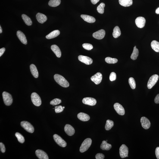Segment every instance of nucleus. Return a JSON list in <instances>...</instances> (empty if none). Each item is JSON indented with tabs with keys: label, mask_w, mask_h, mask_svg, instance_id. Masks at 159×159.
I'll return each instance as SVG.
<instances>
[{
	"label": "nucleus",
	"mask_w": 159,
	"mask_h": 159,
	"mask_svg": "<svg viewBox=\"0 0 159 159\" xmlns=\"http://www.w3.org/2000/svg\"><path fill=\"white\" fill-rule=\"evenodd\" d=\"M54 79L58 84L63 87L67 88L69 86V83L61 75L56 74L54 76Z\"/></svg>",
	"instance_id": "obj_1"
},
{
	"label": "nucleus",
	"mask_w": 159,
	"mask_h": 159,
	"mask_svg": "<svg viewBox=\"0 0 159 159\" xmlns=\"http://www.w3.org/2000/svg\"><path fill=\"white\" fill-rule=\"evenodd\" d=\"M92 141L91 138H87L82 142L80 149L81 153H83L86 151L90 147L92 144Z\"/></svg>",
	"instance_id": "obj_2"
},
{
	"label": "nucleus",
	"mask_w": 159,
	"mask_h": 159,
	"mask_svg": "<svg viewBox=\"0 0 159 159\" xmlns=\"http://www.w3.org/2000/svg\"><path fill=\"white\" fill-rule=\"evenodd\" d=\"M3 100L6 106L11 105L13 103V99L11 94L4 91L2 94Z\"/></svg>",
	"instance_id": "obj_3"
},
{
	"label": "nucleus",
	"mask_w": 159,
	"mask_h": 159,
	"mask_svg": "<svg viewBox=\"0 0 159 159\" xmlns=\"http://www.w3.org/2000/svg\"><path fill=\"white\" fill-rule=\"evenodd\" d=\"M31 99L34 105L37 106L41 105L42 102L40 97L36 93H33L31 95Z\"/></svg>",
	"instance_id": "obj_4"
},
{
	"label": "nucleus",
	"mask_w": 159,
	"mask_h": 159,
	"mask_svg": "<svg viewBox=\"0 0 159 159\" xmlns=\"http://www.w3.org/2000/svg\"><path fill=\"white\" fill-rule=\"evenodd\" d=\"M158 75H154L150 77L147 83V87L149 89H151L157 83L159 79Z\"/></svg>",
	"instance_id": "obj_5"
},
{
	"label": "nucleus",
	"mask_w": 159,
	"mask_h": 159,
	"mask_svg": "<svg viewBox=\"0 0 159 159\" xmlns=\"http://www.w3.org/2000/svg\"><path fill=\"white\" fill-rule=\"evenodd\" d=\"M21 125L27 132L32 133L34 131V127L29 122L23 121L21 122Z\"/></svg>",
	"instance_id": "obj_6"
},
{
	"label": "nucleus",
	"mask_w": 159,
	"mask_h": 159,
	"mask_svg": "<svg viewBox=\"0 0 159 159\" xmlns=\"http://www.w3.org/2000/svg\"><path fill=\"white\" fill-rule=\"evenodd\" d=\"M54 141L60 146L65 147L67 146V143L59 135L55 134L53 135Z\"/></svg>",
	"instance_id": "obj_7"
},
{
	"label": "nucleus",
	"mask_w": 159,
	"mask_h": 159,
	"mask_svg": "<svg viewBox=\"0 0 159 159\" xmlns=\"http://www.w3.org/2000/svg\"><path fill=\"white\" fill-rule=\"evenodd\" d=\"M129 153V148L125 144H122L119 148V154L122 158L127 157Z\"/></svg>",
	"instance_id": "obj_8"
},
{
	"label": "nucleus",
	"mask_w": 159,
	"mask_h": 159,
	"mask_svg": "<svg viewBox=\"0 0 159 159\" xmlns=\"http://www.w3.org/2000/svg\"><path fill=\"white\" fill-rule=\"evenodd\" d=\"M91 79L95 84L98 85L101 83L102 80V75L101 73L98 72L91 77Z\"/></svg>",
	"instance_id": "obj_9"
},
{
	"label": "nucleus",
	"mask_w": 159,
	"mask_h": 159,
	"mask_svg": "<svg viewBox=\"0 0 159 159\" xmlns=\"http://www.w3.org/2000/svg\"><path fill=\"white\" fill-rule=\"evenodd\" d=\"M78 59L80 61L87 65L92 64L93 60L92 59L87 56L80 55L78 57Z\"/></svg>",
	"instance_id": "obj_10"
},
{
	"label": "nucleus",
	"mask_w": 159,
	"mask_h": 159,
	"mask_svg": "<svg viewBox=\"0 0 159 159\" xmlns=\"http://www.w3.org/2000/svg\"><path fill=\"white\" fill-rule=\"evenodd\" d=\"M83 104L87 105L94 106L96 104V101L95 98L91 97L84 98L82 100Z\"/></svg>",
	"instance_id": "obj_11"
},
{
	"label": "nucleus",
	"mask_w": 159,
	"mask_h": 159,
	"mask_svg": "<svg viewBox=\"0 0 159 159\" xmlns=\"http://www.w3.org/2000/svg\"><path fill=\"white\" fill-rule=\"evenodd\" d=\"M114 107L115 110L118 114L121 116L124 115L125 113L124 109L121 105L119 103H116L114 104Z\"/></svg>",
	"instance_id": "obj_12"
},
{
	"label": "nucleus",
	"mask_w": 159,
	"mask_h": 159,
	"mask_svg": "<svg viewBox=\"0 0 159 159\" xmlns=\"http://www.w3.org/2000/svg\"><path fill=\"white\" fill-rule=\"evenodd\" d=\"M105 31L104 29H101L94 32L93 34V38L98 40L103 39L105 36Z\"/></svg>",
	"instance_id": "obj_13"
},
{
	"label": "nucleus",
	"mask_w": 159,
	"mask_h": 159,
	"mask_svg": "<svg viewBox=\"0 0 159 159\" xmlns=\"http://www.w3.org/2000/svg\"><path fill=\"white\" fill-rule=\"evenodd\" d=\"M146 20L144 17H137L135 20V23L138 27L142 28L145 26Z\"/></svg>",
	"instance_id": "obj_14"
},
{
	"label": "nucleus",
	"mask_w": 159,
	"mask_h": 159,
	"mask_svg": "<svg viewBox=\"0 0 159 159\" xmlns=\"http://www.w3.org/2000/svg\"><path fill=\"white\" fill-rule=\"evenodd\" d=\"M141 125L144 129H149L151 126V123L147 118L145 117H141Z\"/></svg>",
	"instance_id": "obj_15"
},
{
	"label": "nucleus",
	"mask_w": 159,
	"mask_h": 159,
	"mask_svg": "<svg viewBox=\"0 0 159 159\" xmlns=\"http://www.w3.org/2000/svg\"><path fill=\"white\" fill-rule=\"evenodd\" d=\"M37 157L40 159H48V155L42 150L38 149L35 151Z\"/></svg>",
	"instance_id": "obj_16"
},
{
	"label": "nucleus",
	"mask_w": 159,
	"mask_h": 159,
	"mask_svg": "<svg viewBox=\"0 0 159 159\" xmlns=\"http://www.w3.org/2000/svg\"><path fill=\"white\" fill-rule=\"evenodd\" d=\"M64 130L66 133L69 136H71L74 134L75 130L73 127L70 125L67 124L64 127Z\"/></svg>",
	"instance_id": "obj_17"
},
{
	"label": "nucleus",
	"mask_w": 159,
	"mask_h": 159,
	"mask_svg": "<svg viewBox=\"0 0 159 159\" xmlns=\"http://www.w3.org/2000/svg\"><path fill=\"white\" fill-rule=\"evenodd\" d=\"M17 37L22 43L26 45L27 44V41L26 38L24 34L21 31H18L17 33Z\"/></svg>",
	"instance_id": "obj_18"
},
{
	"label": "nucleus",
	"mask_w": 159,
	"mask_h": 159,
	"mask_svg": "<svg viewBox=\"0 0 159 159\" xmlns=\"http://www.w3.org/2000/svg\"><path fill=\"white\" fill-rule=\"evenodd\" d=\"M36 18L38 22L41 24L44 23L47 20L46 16L40 13H38L37 14Z\"/></svg>",
	"instance_id": "obj_19"
},
{
	"label": "nucleus",
	"mask_w": 159,
	"mask_h": 159,
	"mask_svg": "<svg viewBox=\"0 0 159 159\" xmlns=\"http://www.w3.org/2000/svg\"><path fill=\"white\" fill-rule=\"evenodd\" d=\"M81 17L83 20L88 23H93L95 21V19L93 17L85 14H82Z\"/></svg>",
	"instance_id": "obj_20"
},
{
	"label": "nucleus",
	"mask_w": 159,
	"mask_h": 159,
	"mask_svg": "<svg viewBox=\"0 0 159 159\" xmlns=\"http://www.w3.org/2000/svg\"><path fill=\"white\" fill-rule=\"evenodd\" d=\"M51 48L57 57L60 58L61 57V51L58 46L55 45H53L51 46Z\"/></svg>",
	"instance_id": "obj_21"
},
{
	"label": "nucleus",
	"mask_w": 159,
	"mask_h": 159,
	"mask_svg": "<svg viewBox=\"0 0 159 159\" xmlns=\"http://www.w3.org/2000/svg\"><path fill=\"white\" fill-rule=\"evenodd\" d=\"M77 117L79 120L83 121H88L90 119V116L87 114L83 113H80L78 114Z\"/></svg>",
	"instance_id": "obj_22"
},
{
	"label": "nucleus",
	"mask_w": 159,
	"mask_h": 159,
	"mask_svg": "<svg viewBox=\"0 0 159 159\" xmlns=\"http://www.w3.org/2000/svg\"><path fill=\"white\" fill-rule=\"evenodd\" d=\"M30 68L31 73L34 77L37 78L38 77L39 74L36 66L33 64H31L30 66Z\"/></svg>",
	"instance_id": "obj_23"
},
{
	"label": "nucleus",
	"mask_w": 159,
	"mask_h": 159,
	"mask_svg": "<svg viewBox=\"0 0 159 159\" xmlns=\"http://www.w3.org/2000/svg\"><path fill=\"white\" fill-rule=\"evenodd\" d=\"M60 33V31L58 30H54L47 35L46 36V38L48 39H53L58 36Z\"/></svg>",
	"instance_id": "obj_24"
},
{
	"label": "nucleus",
	"mask_w": 159,
	"mask_h": 159,
	"mask_svg": "<svg viewBox=\"0 0 159 159\" xmlns=\"http://www.w3.org/2000/svg\"><path fill=\"white\" fill-rule=\"evenodd\" d=\"M100 147L101 149L103 150L108 151L111 148L112 145L110 144L107 143L106 141H102Z\"/></svg>",
	"instance_id": "obj_25"
},
{
	"label": "nucleus",
	"mask_w": 159,
	"mask_h": 159,
	"mask_svg": "<svg viewBox=\"0 0 159 159\" xmlns=\"http://www.w3.org/2000/svg\"><path fill=\"white\" fill-rule=\"evenodd\" d=\"M119 4L120 5L125 7H128L132 5V0H119Z\"/></svg>",
	"instance_id": "obj_26"
},
{
	"label": "nucleus",
	"mask_w": 159,
	"mask_h": 159,
	"mask_svg": "<svg viewBox=\"0 0 159 159\" xmlns=\"http://www.w3.org/2000/svg\"><path fill=\"white\" fill-rule=\"evenodd\" d=\"M151 48L154 51L159 52V42L156 40L152 41L151 43Z\"/></svg>",
	"instance_id": "obj_27"
},
{
	"label": "nucleus",
	"mask_w": 159,
	"mask_h": 159,
	"mask_svg": "<svg viewBox=\"0 0 159 159\" xmlns=\"http://www.w3.org/2000/svg\"><path fill=\"white\" fill-rule=\"evenodd\" d=\"M121 34L120 28L118 26H116L113 29V35L115 38H117L120 36Z\"/></svg>",
	"instance_id": "obj_28"
},
{
	"label": "nucleus",
	"mask_w": 159,
	"mask_h": 159,
	"mask_svg": "<svg viewBox=\"0 0 159 159\" xmlns=\"http://www.w3.org/2000/svg\"><path fill=\"white\" fill-rule=\"evenodd\" d=\"M22 19L25 23L28 26H31L32 25V22L31 19L28 16L25 14L22 15Z\"/></svg>",
	"instance_id": "obj_29"
},
{
	"label": "nucleus",
	"mask_w": 159,
	"mask_h": 159,
	"mask_svg": "<svg viewBox=\"0 0 159 159\" xmlns=\"http://www.w3.org/2000/svg\"><path fill=\"white\" fill-rule=\"evenodd\" d=\"M139 54V51L136 48V46H135L133 48V52L131 55V58L132 60H136Z\"/></svg>",
	"instance_id": "obj_30"
},
{
	"label": "nucleus",
	"mask_w": 159,
	"mask_h": 159,
	"mask_svg": "<svg viewBox=\"0 0 159 159\" xmlns=\"http://www.w3.org/2000/svg\"><path fill=\"white\" fill-rule=\"evenodd\" d=\"M60 3V0H50L48 3V4L50 6L55 7L59 5Z\"/></svg>",
	"instance_id": "obj_31"
},
{
	"label": "nucleus",
	"mask_w": 159,
	"mask_h": 159,
	"mask_svg": "<svg viewBox=\"0 0 159 159\" xmlns=\"http://www.w3.org/2000/svg\"><path fill=\"white\" fill-rule=\"evenodd\" d=\"M113 126H114V122L113 121L107 120L106 122L105 129L106 130H109L113 127Z\"/></svg>",
	"instance_id": "obj_32"
},
{
	"label": "nucleus",
	"mask_w": 159,
	"mask_h": 159,
	"mask_svg": "<svg viewBox=\"0 0 159 159\" xmlns=\"http://www.w3.org/2000/svg\"><path fill=\"white\" fill-rule=\"evenodd\" d=\"M105 4L104 3H101L97 7V11L100 14H103L104 13V8L105 7Z\"/></svg>",
	"instance_id": "obj_33"
},
{
	"label": "nucleus",
	"mask_w": 159,
	"mask_h": 159,
	"mask_svg": "<svg viewBox=\"0 0 159 159\" xmlns=\"http://www.w3.org/2000/svg\"><path fill=\"white\" fill-rule=\"evenodd\" d=\"M105 61L108 64H115L117 63L118 60L115 58H112L111 57H107L105 59Z\"/></svg>",
	"instance_id": "obj_34"
},
{
	"label": "nucleus",
	"mask_w": 159,
	"mask_h": 159,
	"mask_svg": "<svg viewBox=\"0 0 159 159\" xmlns=\"http://www.w3.org/2000/svg\"><path fill=\"white\" fill-rule=\"evenodd\" d=\"M15 135L19 142L22 144L25 141L24 138L21 134L18 132H17L15 133Z\"/></svg>",
	"instance_id": "obj_35"
},
{
	"label": "nucleus",
	"mask_w": 159,
	"mask_h": 159,
	"mask_svg": "<svg viewBox=\"0 0 159 159\" xmlns=\"http://www.w3.org/2000/svg\"><path fill=\"white\" fill-rule=\"evenodd\" d=\"M129 82L131 88L132 89H135L136 87V84L134 79L133 78H130L129 79Z\"/></svg>",
	"instance_id": "obj_36"
},
{
	"label": "nucleus",
	"mask_w": 159,
	"mask_h": 159,
	"mask_svg": "<svg viewBox=\"0 0 159 159\" xmlns=\"http://www.w3.org/2000/svg\"><path fill=\"white\" fill-rule=\"evenodd\" d=\"M61 103V100L58 98L54 99L50 102V104L53 106L57 105Z\"/></svg>",
	"instance_id": "obj_37"
},
{
	"label": "nucleus",
	"mask_w": 159,
	"mask_h": 159,
	"mask_svg": "<svg viewBox=\"0 0 159 159\" xmlns=\"http://www.w3.org/2000/svg\"><path fill=\"white\" fill-rule=\"evenodd\" d=\"M82 46L84 49L88 51L92 50L93 48V45L89 43H84L82 45Z\"/></svg>",
	"instance_id": "obj_38"
},
{
	"label": "nucleus",
	"mask_w": 159,
	"mask_h": 159,
	"mask_svg": "<svg viewBox=\"0 0 159 159\" xmlns=\"http://www.w3.org/2000/svg\"><path fill=\"white\" fill-rule=\"evenodd\" d=\"M54 109H55V112L56 113H61L63 111V109H64L63 107L62 106H56Z\"/></svg>",
	"instance_id": "obj_39"
},
{
	"label": "nucleus",
	"mask_w": 159,
	"mask_h": 159,
	"mask_svg": "<svg viewBox=\"0 0 159 159\" xmlns=\"http://www.w3.org/2000/svg\"><path fill=\"white\" fill-rule=\"evenodd\" d=\"M116 73L114 72H112L110 73V76L109 79L110 81H114L116 80Z\"/></svg>",
	"instance_id": "obj_40"
},
{
	"label": "nucleus",
	"mask_w": 159,
	"mask_h": 159,
	"mask_svg": "<svg viewBox=\"0 0 159 159\" xmlns=\"http://www.w3.org/2000/svg\"><path fill=\"white\" fill-rule=\"evenodd\" d=\"M95 157L96 159H104L105 156L104 154L102 153H98L95 155Z\"/></svg>",
	"instance_id": "obj_41"
},
{
	"label": "nucleus",
	"mask_w": 159,
	"mask_h": 159,
	"mask_svg": "<svg viewBox=\"0 0 159 159\" xmlns=\"http://www.w3.org/2000/svg\"><path fill=\"white\" fill-rule=\"evenodd\" d=\"M0 148L1 152L2 153H4L5 151V146L1 142L0 143Z\"/></svg>",
	"instance_id": "obj_42"
},
{
	"label": "nucleus",
	"mask_w": 159,
	"mask_h": 159,
	"mask_svg": "<svg viewBox=\"0 0 159 159\" xmlns=\"http://www.w3.org/2000/svg\"><path fill=\"white\" fill-rule=\"evenodd\" d=\"M155 152L156 157L157 159H159V147L156 148Z\"/></svg>",
	"instance_id": "obj_43"
},
{
	"label": "nucleus",
	"mask_w": 159,
	"mask_h": 159,
	"mask_svg": "<svg viewBox=\"0 0 159 159\" xmlns=\"http://www.w3.org/2000/svg\"><path fill=\"white\" fill-rule=\"evenodd\" d=\"M154 102L156 104H159V94L156 96L154 99Z\"/></svg>",
	"instance_id": "obj_44"
},
{
	"label": "nucleus",
	"mask_w": 159,
	"mask_h": 159,
	"mask_svg": "<svg viewBox=\"0 0 159 159\" xmlns=\"http://www.w3.org/2000/svg\"><path fill=\"white\" fill-rule=\"evenodd\" d=\"M5 50V49L4 48H1L0 49V57H1L3 54Z\"/></svg>",
	"instance_id": "obj_45"
},
{
	"label": "nucleus",
	"mask_w": 159,
	"mask_h": 159,
	"mask_svg": "<svg viewBox=\"0 0 159 159\" xmlns=\"http://www.w3.org/2000/svg\"><path fill=\"white\" fill-rule=\"evenodd\" d=\"M91 2L93 4H96L100 1V0H91Z\"/></svg>",
	"instance_id": "obj_46"
},
{
	"label": "nucleus",
	"mask_w": 159,
	"mask_h": 159,
	"mask_svg": "<svg viewBox=\"0 0 159 159\" xmlns=\"http://www.w3.org/2000/svg\"><path fill=\"white\" fill-rule=\"evenodd\" d=\"M156 14H159V7L157 8L156 10Z\"/></svg>",
	"instance_id": "obj_47"
},
{
	"label": "nucleus",
	"mask_w": 159,
	"mask_h": 159,
	"mask_svg": "<svg viewBox=\"0 0 159 159\" xmlns=\"http://www.w3.org/2000/svg\"><path fill=\"white\" fill-rule=\"evenodd\" d=\"M2 32V29L1 26H0V33H1Z\"/></svg>",
	"instance_id": "obj_48"
},
{
	"label": "nucleus",
	"mask_w": 159,
	"mask_h": 159,
	"mask_svg": "<svg viewBox=\"0 0 159 159\" xmlns=\"http://www.w3.org/2000/svg\"><path fill=\"white\" fill-rule=\"evenodd\" d=\"M63 109H64L65 108V107L64 106H63Z\"/></svg>",
	"instance_id": "obj_49"
},
{
	"label": "nucleus",
	"mask_w": 159,
	"mask_h": 159,
	"mask_svg": "<svg viewBox=\"0 0 159 159\" xmlns=\"http://www.w3.org/2000/svg\"><path fill=\"white\" fill-rule=\"evenodd\" d=\"M127 157H128V156H127Z\"/></svg>",
	"instance_id": "obj_50"
}]
</instances>
